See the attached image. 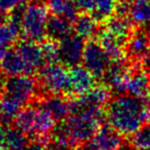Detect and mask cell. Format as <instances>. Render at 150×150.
<instances>
[{
	"label": "cell",
	"mask_w": 150,
	"mask_h": 150,
	"mask_svg": "<svg viewBox=\"0 0 150 150\" xmlns=\"http://www.w3.org/2000/svg\"><path fill=\"white\" fill-rule=\"evenodd\" d=\"M105 115L111 127L122 137L129 138L143 125L150 122V99L118 95L109 101Z\"/></svg>",
	"instance_id": "cell-1"
},
{
	"label": "cell",
	"mask_w": 150,
	"mask_h": 150,
	"mask_svg": "<svg viewBox=\"0 0 150 150\" xmlns=\"http://www.w3.org/2000/svg\"><path fill=\"white\" fill-rule=\"evenodd\" d=\"M54 121L50 113L41 106L29 105L20 110L13 123L26 136L47 144L54 129Z\"/></svg>",
	"instance_id": "cell-2"
},
{
	"label": "cell",
	"mask_w": 150,
	"mask_h": 150,
	"mask_svg": "<svg viewBox=\"0 0 150 150\" xmlns=\"http://www.w3.org/2000/svg\"><path fill=\"white\" fill-rule=\"evenodd\" d=\"M106 117L103 108H90L73 112L64 121V127L75 144L80 145L91 140L102 127Z\"/></svg>",
	"instance_id": "cell-3"
},
{
	"label": "cell",
	"mask_w": 150,
	"mask_h": 150,
	"mask_svg": "<svg viewBox=\"0 0 150 150\" xmlns=\"http://www.w3.org/2000/svg\"><path fill=\"white\" fill-rule=\"evenodd\" d=\"M48 8L41 2H33L23 9L20 27L24 37L28 40L41 42L46 37V25L48 20Z\"/></svg>",
	"instance_id": "cell-4"
},
{
	"label": "cell",
	"mask_w": 150,
	"mask_h": 150,
	"mask_svg": "<svg viewBox=\"0 0 150 150\" xmlns=\"http://www.w3.org/2000/svg\"><path fill=\"white\" fill-rule=\"evenodd\" d=\"M39 79L41 88L50 95L69 96V71L65 65L57 63L44 65L40 69Z\"/></svg>",
	"instance_id": "cell-5"
},
{
	"label": "cell",
	"mask_w": 150,
	"mask_h": 150,
	"mask_svg": "<svg viewBox=\"0 0 150 150\" xmlns=\"http://www.w3.org/2000/svg\"><path fill=\"white\" fill-rule=\"evenodd\" d=\"M110 63V58L98 40L90 39L86 42L82 57V64L96 76V78H103Z\"/></svg>",
	"instance_id": "cell-6"
},
{
	"label": "cell",
	"mask_w": 150,
	"mask_h": 150,
	"mask_svg": "<svg viewBox=\"0 0 150 150\" xmlns=\"http://www.w3.org/2000/svg\"><path fill=\"white\" fill-rule=\"evenodd\" d=\"M37 91V82L33 77L30 75H20L7 78L2 94L13 97L24 105L35 98Z\"/></svg>",
	"instance_id": "cell-7"
},
{
	"label": "cell",
	"mask_w": 150,
	"mask_h": 150,
	"mask_svg": "<svg viewBox=\"0 0 150 150\" xmlns=\"http://www.w3.org/2000/svg\"><path fill=\"white\" fill-rule=\"evenodd\" d=\"M125 93L143 100L150 99V71L143 63H132Z\"/></svg>",
	"instance_id": "cell-8"
},
{
	"label": "cell",
	"mask_w": 150,
	"mask_h": 150,
	"mask_svg": "<svg viewBox=\"0 0 150 150\" xmlns=\"http://www.w3.org/2000/svg\"><path fill=\"white\" fill-rule=\"evenodd\" d=\"M125 54L131 63H144L150 54V36L147 30L137 27L125 42Z\"/></svg>",
	"instance_id": "cell-9"
},
{
	"label": "cell",
	"mask_w": 150,
	"mask_h": 150,
	"mask_svg": "<svg viewBox=\"0 0 150 150\" xmlns=\"http://www.w3.org/2000/svg\"><path fill=\"white\" fill-rule=\"evenodd\" d=\"M83 40L76 34H71L59 41V60L63 65L73 67L82 63L86 46Z\"/></svg>",
	"instance_id": "cell-10"
},
{
	"label": "cell",
	"mask_w": 150,
	"mask_h": 150,
	"mask_svg": "<svg viewBox=\"0 0 150 150\" xmlns=\"http://www.w3.org/2000/svg\"><path fill=\"white\" fill-rule=\"evenodd\" d=\"M0 70L9 76L32 75L34 71L16 47L0 50Z\"/></svg>",
	"instance_id": "cell-11"
},
{
	"label": "cell",
	"mask_w": 150,
	"mask_h": 150,
	"mask_svg": "<svg viewBox=\"0 0 150 150\" xmlns=\"http://www.w3.org/2000/svg\"><path fill=\"white\" fill-rule=\"evenodd\" d=\"M96 86V76L84 66L76 65L69 70V96L86 95Z\"/></svg>",
	"instance_id": "cell-12"
},
{
	"label": "cell",
	"mask_w": 150,
	"mask_h": 150,
	"mask_svg": "<svg viewBox=\"0 0 150 150\" xmlns=\"http://www.w3.org/2000/svg\"><path fill=\"white\" fill-rule=\"evenodd\" d=\"M88 141L94 150H119L122 145V136L110 125H102Z\"/></svg>",
	"instance_id": "cell-13"
},
{
	"label": "cell",
	"mask_w": 150,
	"mask_h": 150,
	"mask_svg": "<svg viewBox=\"0 0 150 150\" xmlns=\"http://www.w3.org/2000/svg\"><path fill=\"white\" fill-rule=\"evenodd\" d=\"M40 106L50 113L54 120H66L71 114V103L69 99L60 97V95H50L40 101Z\"/></svg>",
	"instance_id": "cell-14"
},
{
	"label": "cell",
	"mask_w": 150,
	"mask_h": 150,
	"mask_svg": "<svg viewBox=\"0 0 150 150\" xmlns=\"http://www.w3.org/2000/svg\"><path fill=\"white\" fill-rule=\"evenodd\" d=\"M97 37H98L99 43L104 48L111 61H122L127 59L125 48V42L115 37L106 29L103 31H99Z\"/></svg>",
	"instance_id": "cell-15"
},
{
	"label": "cell",
	"mask_w": 150,
	"mask_h": 150,
	"mask_svg": "<svg viewBox=\"0 0 150 150\" xmlns=\"http://www.w3.org/2000/svg\"><path fill=\"white\" fill-rule=\"evenodd\" d=\"M15 47L23 56V58L34 72L43 67V64L45 62L42 54L41 46L35 41H31L28 39L21 40L16 44Z\"/></svg>",
	"instance_id": "cell-16"
},
{
	"label": "cell",
	"mask_w": 150,
	"mask_h": 150,
	"mask_svg": "<svg viewBox=\"0 0 150 150\" xmlns=\"http://www.w3.org/2000/svg\"><path fill=\"white\" fill-rule=\"evenodd\" d=\"M104 24L107 31L123 42H127V40L137 28L129 17L119 15H114Z\"/></svg>",
	"instance_id": "cell-17"
},
{
	"label": "cell",
	"mask_w": 150,
	"mask_h": 150,
	"mask_svg": "<svg viewBox=\"0 0 150 150\" xmlns=\"http://www.w3.org/2000/svg\"><path fill=\"white\" fill-rule=\"evenodd\" d=\"M73 31V24L66 18L52 15L48 18L46 25V37L50 39L61 41L71 35Z\"/></svg>",
	"instance_id": "cell-18"
},
{
	"label": "cell",
	"mask_w": 150,
	"mask_h": 150,
	"mask_svg": "<svg viewBox=\"0 0 150 150\" xmlns=\"http://www.w3.org/2000/svg\"><path fill=\"white\" fill-rule=\"evenodd\" d=\"M73 23V31L82 39L90 40L99 33V22L91 13H82L78 15Z\"/></svg>",
	"instance_id": "cell-19"
},
{
	"label": "cell",
	"mask_w": 150,
	"mask_h": 150,
	"mask_svg": "<svg viewBox=\"0 0 150 150\" xmlns=\"http://www.w3.org/2000/svg\"><path fill=\"white\" fill-rule=\"evenodd\" d=\"M20 32V19L11 13L7 21L0 23V50L15 43L19 38Z\"/></svg>",
	"instance_id": "cell-20"
},
{
	"label": "cell",
	"mask_w": 150,
	"mask_h": 150,
	"mask_svg": "<svg viewBox=\"0 0 150 150\" xmlns=\"http://www.w3.org/2000/svg\"><path fill=\"white\" fill-rule=\"evenodd\" d=\"M129 18L136 27L150 24V0H131Z\"/></svg>",
	"instance_id": "cell-21"
},
{
	"label": "cell",
	"mask_w": 150,
	"mask_h": 150,
	"mask_svg": "<svg viewBox=\"0 0 150 150\" xmlns=\"http://www.w3.org/2000/svg\"><path fill=\"white\" fill-rule=\"evenodd\" d=\"M46 6L52 15L66 18L69 21H74L78 16L74 0H46Z\"/></svg>",
	"instance_id": "cell-22"
},
{
	"label": "cell",
	"mask_w": 150,
	"mask_h": 150,
	"mask_svg": "<svg viewBox=\"0 0 150 150\" xmlns=\"http://www.w3.org/2000/svg\"><path fill=\"white\" fill-rule=\"evenodd\" d=\"M47 144L50 150H73L77 148L63 123L54 129Z\"/></svg>",
	"instance_id": "cell-23"
},
{
	"label": "cell",
	"mask_w": 150,
	"mask_h": 150,
	"mask_svg": "<svg viewBox=\"0 0 150 150\" xmlns=\"http://www.w3.org/2000/svg\"><path fill=\"white\" fill-rule=\"evenodd\" d=\"M23 104L15 98L6 94L0 95V120L3 122H11L15 120Z\"/></svg>",
	"instance_id": "cell-24"
},
{
	"label": "cell",
	"mask_w": 150,
	"mask_h": 150,
	"mask_svg": "<svg viewBox=\"0 0 150 150\" xmlns=\"http://www.w3.org/2000/svg\"><path fill=\"white\" fill-rule=\"evenodd\" d=\"M119 0H95V8L91 15L99 22L105 23L116 13Z\"/></svg>",
	"instance_id": "cell-25"
},
{
	"label": "cell",
	"mask_w": 150,
	"mask_h": 150,
	"mask_svg": "<svg viewBox=\"0 0 150 150\" xmlns=\"http://www.w3.org/2000/svg\"><path fill=\"white\" fill-rule=\"evenodd\" d=\"M3 141L6 150H23L29 143L28 136L22 133L17 127H5Z\"/></svg>",
	"instance_id": "cell-26"
},
{
	"label": "cell",
	"mask_w": 150,
	"mask_h": 150,
	"mask_svg": "<svg viewBox=\"0 0 150 150\" xmlns=\"http://www.w3.org/2000/svg\"><path fill=\"white\" fill-rule=\"evenodd\" d=\"M129 139V145L135 150H150V122L143 125Z\"/></svg>",
	"instance_id": "cell-27"
},
{
	"label": "cell",
	"mask_w": 150,
	"mask_h": 150,
	"mask_svg": "<svg viewBox=\"0 0 150 150\" xmlns=\"http://www.w3.org/2000/svg\"><path fill=\"white\" fill-rule=\"evenodd\" d=\"M41 50L43 54L44 62L46 64L56 63L59 60V43L58 41L52 39H44L41 41Z\"/></svg>",
	"instance_id": "cell-28"
},
{
	"label": "cell",
	"mask_w": 150,
	"mask_h": 150,
	"mask_svg": "<svg viewBox=\"0 0 150 150\" xmlns=\"http://www.w3.org/2000/svg\"><path fill=\"white\" fill-rule=\"evenodd\" d=\"M25 0H0V11L9 15L18 7L22 6Z\"/></svg>",
	"instance_id": "cell-29"
},
{
	"label": "cell",
	"mask_w": 150,
	"mask_h": 150,
	"mask_svg": "<svg viewBox=\"0 0 150 150\" xmlns=\"http://www.w3.org/2000/svg\"><path fill=\"white\" fill-rule=\"evenodd\" d=\"M75 4L82 13H92L95 8V0H74Z\"/></svg>",
	"instance_id": "cell-30"
},
{
	"label": "cell",
	"mask_w": 150,
	"mask_h": 150,
	"mask_svg": "<svg viewBox=\"0 0 150 150\" xmlns=\"http://www.w3.org/2000/svg\"><path fill=\"white\" fill-rule=\"evenodd\" d=\"M23 150H45V144L39 140L34 139L32 142L28 143V145Z\"/></svg>",
	"instance_id": "cell-31"
},
{
	"label": "cell",
	"mask_w": 150,
	"mask_h": 150,
	"mask_svg": "<svg viewBox=\"0 0 150 150\" xmlns=\"http://www.w3.org/2000/svg\"><path fill=\"white\" fill-rule=\"evenodd\" d=\"M5 81H6V78L4 76V73L0 70V95H2L3 91H4Z\"/></svg>",
	"instance_id": "cell-32"
},
{
	"label": "cell",
	"mask_w": 150,
	"mask_h": 150,
	"mask_svg": "<svg viewBox=\"0 0 150 150\" xmlns=\"http://www.w3.org/2000/svg\"><path fill=\"white\" fill-rule=\"evenodd\" d=\"M143 64H144V66H145L146 68H147L148 70L150 71V54L147 57V59H146V60L144 61V63H143Z\"/></svg>",
	"instance_id": "cell-33"
},
{
	"label": "cell",
	"mask_w": 150,
	"mask_h": 150,
	"mask_svg": "<svg viewBox=\"0 0 150 150\" xmlns=\"http://www.w3.org/2000/svg\"><path fill=\"white\" fill-rule=\"evenodd\" d=\"M147 32H148V34H149V36H150V25H149V27H148V29H147Z\"/></svg>",
	"instance_id": "cell-34"
},
{
	"label": "cell",
	"mask_w": 150,
	"mask_h": 150,
	"mask_svg": "<svg viewBox=\"0 0 150 150\" xmlns=\"http://www.w3.org/2000/svg\"><path fill=\"white\" fill-rule=\"evenodd\" d=\"M25 1H26V0H25Z\"/></svg>",
	"instance_id": "cell-35"
}]
</instances>
